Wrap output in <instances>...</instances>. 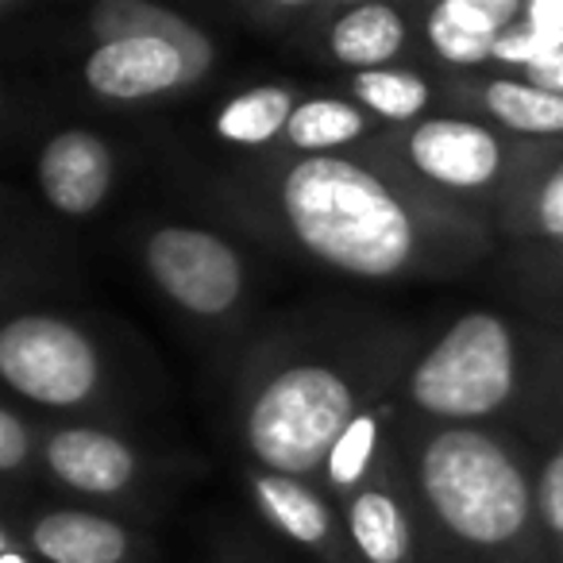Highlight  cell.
<instances>
[{"label": "cell", "mask_w": 563, "mask_h": 563, "mask_svg": "<svg viewBox=\"0 0 563 563\" xmlns=\"http://www.w3.org/2000/svg\"><path fill=\"white\" fill-rule=\"evenodd\" d=\"M220 194L240 224L274 247L371 286L460 278L498 243L486 220L424 197L363 147L247 155Z\"/></svg>", "instance_id": "1"}, {"label": "cell", "mask_w": 563, "mask_h": 563, "mask_svg": "<svg viewBox=\"0 0 563 563\" xmlns=\"http://www.w3.org/2000/svg\"><path fill=\"white\" fill-rule=\"evenodd\" d=\"M421 329L352 309H317L274 324L232 378V440L258 471L321 483L347 424L398 394Z\"/></svg>", "instance_id": "2"}, {"label": "cell", "mask_w": 563, "mask_h": 563, "mask_svg": "<svg viewBox=\"0 0 563 563\" xmlns=\"http://www.w3.org/2000/svg\"><path fill=\"white\" fill-rule=\"evenodd\" d=\"M394 406L413 421L498 432L537 463L563 437V329L529 309L467 306L424 336Z\"/></svg>", "instance_id": "3"}, {"label": "cell", "mask_w": 563, "mask_h": 563, "mask_svg": "<svg viewBox=\"0 0 563 563\" xmlns=\"http://www.w3.org/2000/svg\"><path fill=\"white\" fill-rule=\"evenodd\" d=\"M417 563H548L532 460L486 429L394 421Z\"/></svg>", "instance_id": "4"}, {"label": "cell", "mask_w": 563, "mask_h": 563, "mask_svg": "<svg viewBox=\"0 0 563 563\" xmlns=\"http://www.w3.org/2000/svg\"><path fill=\"white\" fill-rule=\"evenodd\" d=\"M544 147L552 143L514 140L467 112H432L417 124L386 128L363 151L424 197L494 228V217Z\"/></svg>", "instance_id": "5"}, {"label": "cell", "mask_w": 563, "mask_h": 563, "mask_svg": "<svg viewBox=\"0 0 563 563\" xmlns=\"http://www.w3.org/2000/svg\"><path fill=\"white\" fill-rule=\"evenodd\" d=\"M0 378L9 394L63 421H101L112 409L109 347L78 317L24 309L0 329Z\"/></svg>", "instance_id": "6"}, {"label": "cell", "mask_w": 563, "mask_h": 563, "mask_svg": "<svg viewBox=\"0 0 563 563\" xmlns=\"http://www.w3.org/2000/svg\"><path fill=\"white\" fill-rule=\"evenodd\" d=\"M140 266L158 298L205 332H220L247 309L251 274L247 255L224 232L194 220H163L143 228Z\"/></svg>", "instance_id": "7"}, {"label": "cell", "mask_w": 563, "mask_h": 563, "mask_svg": "<svg viewBox=\"0 0 563 563\" xmlns=\"http://www.w3.org/2000/svg\"><path fill=\"white\" fill-rule=\"evenodd\" d=\"M43 478L86 506H132L155 478V463L104 421H55L43 429Z\"/></svg>", "instance_id": "8"}, {"label": "cell", "mask_w": 563, "mask_h": 563, "mask_svg": "<svg viewBox=\"0 0 563 563\" xmlns=\"http://www.w3.org/2000/svg\"><path fill=\"white\" fill-rule=\"evenodd\" d=\"M313 63L347 74L401 66L417 55V4L394 0H329L313 27L290 43Z\"/></svg>", "instance_id": "9"}, {"label": "cell", "mask_w": 563, "mask_h": 563, "mask_svg": "<svg viewBox=\"0 0 563 563\" xmlns=\"http://www.w3.org/2000/svg\"><path fill=\"white\" fill-rule=\"evenodd\" d=\"M78 78L93 101L104 104H155L201 86L209 74L174 43L155 35L112 40L86 47Z\"/></svg>", "instance_id": "10"}, {"label": "cell", "mask_w": 563, "mask_h": 563, "mask_svg": "<svg viewBox=\"0 0 563 563\" xmlns=\"http://www.w3.org/2000/svg\"><path fill=\"white\" fill-rule=\"evenodd\" d=\"M4 521L40 563H147L151 544L124 514L97 506H27Z\"/></svg>", "instance_id": "11"}, {"label": "cell", "mask_w": 563, "mask_h": 563, "mask_svg": "<svg viewBox=\"0 0 563 563\" xmlns=\"http://www.w3.org/2000/svg\"><path fill=\"white\" fill-rule=\"evenodd\" d=\"M525 0H424L417 4V55L440 78L486 74Z\"/></svg>", "instance_id": "12"}, {"label": "cell", "mask_w": 563, "mask_h": 563, "mask_svg": "<svg viewBox=\"0 0 563 563\" xmlns=\"http://www.w3.org/2000/svg\"><path fill=\"white\" fill-rule=\"evenodd\" d=\"M251 506L266 525L294 548L317 555L321 563H363L340 506L309 478L278 475V471H243Z\"/></svg>", "instance_id": "13"}, {"label": "cell", "mask_w": 563, "mask_h": 563, "mask_svg": "<svg viewBox=\"0 0 563 563\" xmlns=\"http://www.w3.org/2000/svg\"><path fill=\"white\" fill-rule=\"evenodd\" d=\"M117 147L93 128H58L35 158V181L51 212L93 220L117 189Z\"/></svg>", "instance_id": "14"}, {"label": "cell", "mask_w": 563, "mask_h": 563, "mask_svg": "<svg viewBox=\"0 0 563 563\" xmlns=\"http://www.w3.org/2000/svg\"><path fill=\"white\" fill-rule=\"evenodd\" d=\"M444 112H467L525 143H563V93L517 74L444 78Z\"/></svg>", "instance_id": "15"}, {"label": "cell", "mask_w": 563, "mask_h": 563, "mask_svg": "<svg viewBox=\"0 0 563 563\" xmlns=\"http://www.w3.org/2000/svg\"><path fill=\"white\" fill-rule=\"evenodd\" d=\"M363 563H417V529L406 478L394 455V432L367 483L340 506Z\"/></svg>", "instance_id": "16"}, {"label": "cell", "mask_w": 563, "mask_h": 563, "mask_svg": "<svg viewBox=\"0 0 563 563\" xmlns=\"http://www.w3.org/2000/svg\"><path fill=\"white\" fill-rule=\"evenodd\" d=\"M81 35H86L89 47L155 35V40H166L178 51H186L205 74H212L220 63V47L209 35V27H201L194 16L170 9V4H155V0H101L81 16Z\"/></svg>", "instance_id": "17"}, {"label": "cell", "mask_w": 563, "mask_h": 563, "mask_svg": "<svg viewBox=\"0 0 563 563\" xmlns=\"http://www.w3.org/2000/svg\"><path fill=\"white\" fill-rule=\"evenodd\" d=\"M494 232L509 247H563V143L544 147L494 217Z\"/></svg>", "instance_id": "18"}, {"label": "cell", "mask_w": 563, "mask_h": 563, "mask_svg": "<svg viewBox=\"0 0 563 563\" xmlns=\"http://www.w3.org/2000/svg\"><path fill=\"white\" fill-rule=\"evenodd\" d=\"M306 97H309L306 89H298L294 81L247 86L217 104V112L209 120V132L232 151L266 155V151H278L282 135H286L294 112H298V104Z\"/></svg>", "instance_id": "19"}, {"label": "cell", "mask_w": 563, "mask_h": 563, "mask_svg": "<svg viewBox=\"0 0 563 563\" xmlns=\"http://www.w3.org/2000/svg\"><path fill=\"white\" fill-rule=\"evenodd\" d=\"M340 93L352 97L383 128L417 124V120L432 117V112H444V78L437 70H429V66L413 63L347 74Z\"/></svg>", "instance_id": "20"}, {"label": "cell", "mask_w": 563, "mask_h": 563, "mask_svg": "<svg viewBox=\"0 0 563 563\" xmlns=\"http://www.w3.org/2000/svg\"><path fill=\"white\" fill-rule=\"evenodd\" d=\"M378 132H386V128L340 89L336 93H309L294 112L278 151H290V155H347V151L367 147Z\"/></svg>", "instance_id": "21"}, {"label": "cell", "mask_w": 563, "mask_h": 563, "mask_svg": "<svg viewBox=\"0 0 563 563\" xmlns=\"http://www.w3.org/2000/svg\"><path fill=\"white\" fill-rule=\"evenodd\" d=\"M394 421H398V406H394V398H390V401H383V406L355 417L344 437L336 440V448L329 452V463H324V471H321V483H317L336 506H344V501L367 483L371 471L378 467L386 444H390Z\"/></svg>", "instance_id": "22"}, {"label": "cell", "mask_w": 563, "mask_h": 563, "mask_svg": "<svg viewBox=\"0 0 563 563\" xmlns=\"http://www.w3.org/2000/svg\"><path fill=\"white\" fill-rule=\"evenodd\" d=\"M501 274L529 313L563 329V247H509Z\"/></svg>", "instance_id": "23"}, {"label": "cell", "mask_w": 563, "mask_h": 563, "mask_svg": "<svg viewBox=\"0 0 563 563\" xmlns=\"http://www.w3.org/2000/svg\"><path fill=\"white\" fill-rule=\"evenodd\" d=\"M43 478V429L20 409V401H4L0 409V478L16 509V498L32 486V478Z\"/></svg>", "instance_id": "24"}, {"label": "cell", "mask_w": 563, "mask_h": 563, "mask_svg": "<svg viewBox=\"0 0 563 563\" xmlns=\"http://www.w3.org/2000/svg\"><path fill=\"white\" fill-rule=\"evenodd\" d=\"M329 9V0H240L232 4V16L247 24L251 32L271 35L290 47L306 27L317 24V16Z\"/></svg>", "instance_id": "25"}, {"label": "cell", "mask_w": 563, "mask_h": 563, "mask_svg": "<svg viewBox=\"0 0 563 563\" xmlns=\"http://www.w3.org/2000/svg\"><path fill=\"white\" fill-rule=\"evenodd\" d=\"M532 494H537L548 563H563V437L532 463Z\"/></svg>", "instance_id": "26"}, {"label": "cell", "mask_w": 563, "mask_h": 563, "mask_svg": "<svg viewBox=\"0 0 563 563\" xmlns=\"http://www.w3.org/2000/svg\"><path fill=\"white\" fill-rule=\"evenodd\" d=\"M517 78L532 81V86H540V89H552V93H563V47L555 51V55H548L544 63H537L525 74H517Z\"/></svg>", "instance_id": "27"}, {"label": "cell", "mask_w": 563, "mask_h": 563, "mask_svg": "<svg viewBox=\"0 0 563 563\" xmlns=\"http://www.w3.org/2000/svg\"><path fill=\"white\" fill-rule=\"evenodd\" d=\"M0 563H40L32 555V548L16 537V529H12L9 521L0 525Z\"/></svg>", "instance_id": "28"}, {"label": "cell", "mask_w": 563, "mask_h": 563, "mask_svg": "<svg viewBox=\"0 0 563 563\" xmlns=\"http://www.w3.org/2000/svg\"><path fill=\"white\" fill-rule=\"evenodd\" d=\"M235 563H251V560H235Z\"/></svg>", "instance_id": "29"}]
</instances>
